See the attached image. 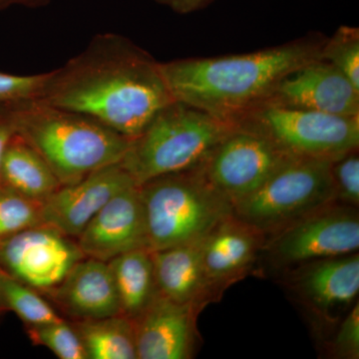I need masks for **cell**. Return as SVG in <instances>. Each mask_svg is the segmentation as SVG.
Instances as JSON below:
<instances>
[{"label":"cell","instance_id":"cell-32","mask_svg":"<svg viewBox=\"0 0 359 359\" xmlns=\"http://www.w3.org/2000/svg\"><path fill=\"white\" fill-rule=\"evenodd\" d=\"M1 313H1V311H0V314H1Z\"/></svg>","mask_w":359,"mask_h":359},{"label":"cell","instance_id":"cell-17","mask_svg":"<svg viewBox=\"0 0 359 359\" xmlns=\"http://www.w3.org/2000/svg\"><path fill=\"white\" fill-rule=\"evenodd\" d=\"M70 320L120 314L114 280L106 262L85 257L53 289L42 294Z\"/></svg>","mask_w":359,"mask_h":359},{"label":"cell","instance_id":"cell-10","mask_svg":"<svg viewBox=\"0 0 359 359\" xmlns=\"http://www.w3.org/2000/svg\"><path fill=\"white\" fill-rule=\"evenodd\" d=\"M278 275L292 299L320 327L334 325L358 302V252L316 259Z\"/></svg>","mask_w":359,"mask_h":359},{"label":"cell","instance_id":"cell-12","mask_svg":"<svg viewBox=\"0 0 359 359\" xmlns=\"http://www.w3.org/2000/svg\"><path fill=\"white\" fill-rule=\"evenodd\" d=\"M75 240L85 256L106 263L131 250L149 249L139 186L116 194Z\"/></svg>","mask_w":359,"mask_h":359},{"label":"cell","instance_id":"cell-29","mask_svg":"<svg viewBox=\"0 0 359 359\" xmlns=\"http://www.w3.org/2000/svg\"><path fill=\"white\" fill-rule=\"evenodd\" d=\"M14 104H0V164L7 143L15 134Z\"/></svg>","mask_w":359,"mask_h":359},{"label":"cell","instance_id":"cell-22","mask_svg":"<svg viewBox=\"0 0 359 359\" xmlns=\"http://www.w3.org/2000/svg\"><path fill=\"white\" fill-rule=\"evenodd\" d=\"M0 311L15 313L25 327L55 323L63 318L41 292L18 282L1 269Z\"/></svg>","mask_w":359,"mask_h":359},{"label":"cell","instance_id":"cell-13","mask_svg":"<svg viewBox=\"0 0 359 359\" xmlns=\"http://www.w3.org/2000/svg\"><path fill=\"white\" fill-rule=\"evenodd\" d=\"M136 182L120 163L94 172L71 185L61 186L42 202L41 223L76 238L116 194Z\"/></svg>","mask_w":359,"mask_h":359},{"label":"cell","instance_id":"cell-4","mask_svg":"<svg viewBox=\"0 0 359 359\" xmlns=\"http://www.w3.org/2000/svg\"><path fill=\"white\" fill-rule=\"evenodd\" d=\"M204 111L174 101L130 140L120 161L137 185L199 166L233 128Z\"/></svg>","mask_w":359,"mask_h":359},{"label":"cell","instance_id":"cell-3","mask_svg":"<svg viewBox=\"0 0 359 359\" xmlns=\"http://www.w3.org/2000/svg\"><path fill=\"white\" fill-rule=\"evenodd\" d=\"M15 133L32 146L61 186L117 164L130 139L88 116L40 99L14 104Z\"/></svg>","mask_w":359,"mask_h":359},{"label":"cell","instance_id":"cell-6","mask_svg":"<svg viewBox=\"0 0 359 359\" xmlns=\"http://www.w3.org/2000/svg\"><path fill=\"white\" fill-rule=\"evenodd\" d=\"M332 160L290 157L254 193L233 205V214L264 235L335 200Z\"/></svg>","mask_w":359,"mask_h":359},{"label":"cell","instance_id":"cell-27","mask_svg":"<svg viewBox=\"0 0 359 359\" xmlns=\"http://www.w3.org/2000/svg\"><path fill=\"white\" fill-rule=\"evenodd\" d=\"M49 72L20 75L0 71V104H14L40 99Z\"/></svg>","mask_w":359,"mask_h":359},{"label":"cell","instance_id":"cell-20","mask_svg":"<svg viewBox=\"0 0 359 359\" xmlns=\"http://www.w3.org/2000/svg\"><path fill=\"white\" fill-rule=\"evenodd\" d=\"M107 263L117 290L120 313L136 320L159 295L152 250H131Z\"/></svg>","mask_w":359,"mask_h":359},{"label":"cell","instance_id":"cell-9","mask_svg":"<svg viewBox=\"0 0 359 359\" xmlns=\"http://www.w3.org/2000/svg\"><path fill=\"white\" fill-rule=\"evenodd\" d=\"M290 157L263 135L235 126L198 167L233 205L263 185Z\"/></svg>","mask_w":359,"mask_h":359},{"label":"cell","instance_id":"cell-30","mask_svg":"<svg viewBox=\"0 0 359 359\" xmlns=\"http://www.w3.org/2000/svg\"><path fill=\"white\" fill-rule=\"evenodd\" d=\"M153 1L168 7L174 13L191 14L207 8L216 0H153Z\"/></svg>","mask_w":359,"mask_h":359},{"label":"cell","instance_id":"cell-5","mask_svg":"<svg viewBox=\"0 0 359 359\" xmlns=\"http://www.w3.org/2000/svg\"><path fill=\"white\" fill-rule=\"evenodd\" d=\"M139 189L152 252L201 240L233 214V204L199 167L158 177Z\"/></svg>","mask_w":359,"mask_h":359},{"label":"cell","instance_id":"cell-26","mask_svg":"<svg viewBox=\"0 0 359 359\" xmlns=\"http://www.w3.org/2000/svg\"><path fill=\"white\" fill-rule=\"evenodd\" d=\"M330 176L337 202L359 207L358 149L346 153L330 162Z\"/></svg>","mask_w":359,"mask_h":359},{"label":"cell","instance_id":"cell-15","mask_svg":"<svg viewBox=\"0 0 359 359\" xmlns=\"http://www.w3.org/2000/svg\"><path fill=\"white\" fill-rule=\"evenodd\" d=\"M266 103L359 116V89L334 65L320 58L283 77Z\"/></svg>","mask_w":359,"mask_h":359},{"label":"cell","instance_id":"cell-8","mask_svg":"<svg viewBox=\"0 0 359 359\" xmlns=\"http://www.w3.org/2000/svg\"><path fill=\"white\" fill-rule=\"evenodd\" d=\"M358 208L327 203L266 236L259 262L280 273L302 264L358 252Z\"/></svg>","mask_w":359,"mask_h":359},{"label":"cell","instance_id":"cell-25","mask_svg":"<svg viewBox=\"0 0 359 359\" xmlns=\"http://www.w3.org/2000/svg\"><path fill=\"white\" fill-rule=\"evenodd\" d=\"M33 346H43L60 359H87L76 330L65 318L46 325L26 327Z\"/></svg>","mask_w":359,"mask_h":359},{"label":"cell","instance_id":"cell-31","mask_svg":"<svg viewBox=\"0 0 359 359\" xmlns=\"http://www.w3.org/2000/svg\"><path fill=\"white\" fill-rule=\"evenodd\" d=\"M51 0H0V11L11 6H25L36 8L46 6Z\"/></svg>","mask_w":359,"mask_h":359},{"label":"cell","instance_id":"cell-18","mask_svg":"<svg viewBox=\"0 0 359 359\" xmlns=\"http://www.w3.org/2000/svg\"><path fill=\"white\" fill-rule=\"evenodd\" d=\"M203 238L152 252L159 294L200 311L219 301L205 275Z\"/></svg>","mask_w":359,"mask_h":359},{"label":"cell","instance_id":"cell-16","mask_svg":"<svg viewBox=\"0 0 359 359\" xmlns=\"http://www.w3.org/2000/svg\"><path fill=\"white\" fill-rule=\"evenodd\" d=\"M200 311L158 295L134 320L138 359H190L198 341Z\"/></svg>","mask_w":359,"mask_h":359},{"label":"cell","instance_id":"cell-23","mask_svg":"<svg viewBox=\"0 0 359 359\" xmlns=\"http://www.w3.org/2000/svg\"><path fill=\"white\" fill-rule=\"evenodd\" d=\"M42 202L0 187V243L42 224Z\"/></svg>","mask_w":359,"mask_h":359},{"label":"cell","instance_id":"cell-11","mask_svg":"<svg viewBox=\"0 0 359 359\" xmlns=\"http://www.w3.org/2000/svg\"><path fill=\"white\" fill-rule=\"evenodd\" d=\"M85 257L75 238L45 224L0 243V269L41 294L55 287Z\"/></svg>","mask_w":359,"mask_h":359},{"label":"cell","instance_id":"cell-21","mask_svg":"<svg viewBox=\"0 0 359 359\" xmlns=\"http://www.w3.org/2000/svg\"><path fill=\"white\" fill-rule=\"evenodd\" d=\"M87 359H138L134 321L123 314L97 320H70Z\"/></svg>","mask_w":359,"mask_h":359},{"label":"cell","instance_id":"cell-19","mask_svg":"<svg viewBox=\"0 0 359 359\" xmlns=\"http://www.w3.org/2000/svg\"><path fill=\"white\" fill-rule=\"evenodd\" d=\"M0 187L43 202L61 184L39 153L15 133L2 155Z\"/></svg>","mask_w":359,"mask_h":359},{"label":"cell","instance_id":"cell-2","mask_svg":"<svg viewBox=\"0 0 359 359\" xmlns=\"http://www.w3.org/2000/svg\"><path fill=\"white\" fill-rule=\"evenodd\" d=\"M325 37L311 35L249 53L161 63L175 101L233 125L263 105L289 73L320 59Z\"/></svg>","mask_w":359,"mask_h":359},{"label":"cell","instance_id":"cell-24","mask_svg":"<svg viewBox=\"0 0 359 359\" xmlns=\"http://www.w3.org/2000/svg\"><path fill=\"white\" fill-rule=\"evenodd\" d=\"M320 58L337 68L359 89V28L342 25L325 39Z\"/></svg>","mask_w":359,"mask_h":359},{"label":"cell","instance_id":"cell-14","mask_svg":"<svg viewBox=\"0 0 359 359\" xmlns=\"http://www.w3.org/2000/svg\"><path fill=\"white\" fill-rule=\"evenodd\" d=\"M264 242L263 231L233 214L205 236L203 264L219 301L229 287L252 273L259 264Z\"/></svg>","mask_w":359,"mask_h":359},{"label":"cell","instance_id":"cell-1","mask_svg":"<svg viewBox=\"0 0 359 359\" xmlns=\"http://www.w3.org/2000/svg\"><path fill=\"white\" fill-rule=\"evenodd\" d=\"M40 100L88 116L130 140L175 101L161 63L116 33L96 35L83 51L49 71Z\"/></svg>","mask_w":359,"mask_h":359},{"label":"cell","instance_id":"cell-7","mask_svg":"<svg viewBox=\"0 0 359 359\" xmlns=\"http://www.w3.org/2000/svg\"><path fill=\"white\" fill-rule=\"evenodd\" d=\"M235 126L263 135L290 157L334 160L359 148V116L264 103Z\"/></svg>","mask_w":359,"mask_h":359},{"label":"cell","instance_id":"cell-28","mask_svg":"<svg viewBox=\"0 0 359 359\" xmlns=\"http://www.w3.org/2000/svg\"><path fill=\"white\" fill-rule=\"evenodd\" d=\"M334 337L327 340L325 349L332 358L339 359L359 358V302L337 323Z\"/></svg>","mask_w":359,"mask_h":359}]
</instances>
